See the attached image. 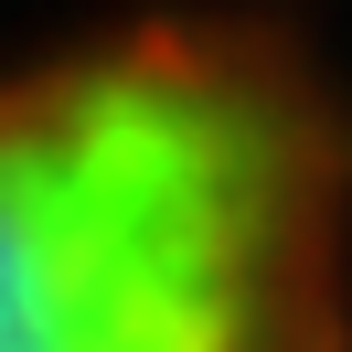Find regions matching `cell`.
Masks as SVG:
<instances>
[{"label": "cell", "instance_id": "obj_1", "mask_svg": "<svg viewBox=\"0 0 352 352\" xmlns=\"http://www.w3.org/2000/svg\"><path fill=\"white\" fill-rule=\"evenodd\" d=\"M0 352H352V86L267 11H129L0 65Z\"/></svg>", "mask_w": 352, "mask_h": 352}]
</instances>
